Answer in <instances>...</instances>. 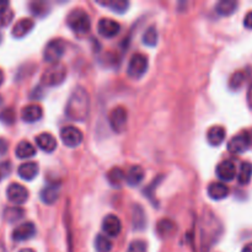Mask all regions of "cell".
Here are the masks:
<instances>
[{"mask_svg":"<svg viewBox=\"0 0 252 252\" xmlns=\"http://www.w3.org/2000/svg\"><path fill=\"white\" fill-rule=\"evenodd\" d=\"M90 113V96L81 86L74 89L66 103L65 115L75 122H84Z\"/></svg>","mask_w":252,"mask_h":252,"instance_id":"6da1fadb","label":"cell"},{"mask_svg":"<svg viewBox=\"0 0 252 252\" xmlns=\"http://www.w3.org/2000/svg\"><path fill=\"white\" fill-rule=\"evenodd\" d=\"M221 224L216 217L209 212H206L204 216L202 217L201 224V235H202V246L206 250H209L214 243H217L221 235Z\"/></svg>","mask_w":252,"mask_h":252,"instance_id":"7a4b0ae2","label":"cell"},{"mask_svg":"<svg viewBox=\"0 0 252 252\" xmlns=\"http://www.w3.org/2000/svg\"><path fill=\"white\" fill-rule=\"evenodd\" d=\"M66 24L76 33H88L91 27L90 17L81 9L73 10L66 17Z\"/></svg>","mask_w":252,"mask_h":252,"instance_id":"3957f363","label":"cell"},{"mask_svg":"<svg viewBox=\"0 0 252 252\" xmlns=\"http://www.w3.org/2000/svg\"><path fill=\"white\" fill-rule=\"evenodd\" d=\"M66 76V69L63 64H52L42 74L41 81L46 86L61 85Z\"/></svg>","mask_w":252,"mask_h":252,"instance_id":"277c9868","label":"cell"},{"mask_svg":"<svg viewBox=\"0 0 252 252\" xmlns=\"http://www.w3.org/2000/svg\"><path fill=\"white\" fill-rule=\"evenodd\" d=\"M66 44L63 39L56 38L52 39L51 42H48V44L46 46L43 52V58L47 63L52 64H58L61 61L62 57L65 53Z\"/></svg>","mask_w":252,"mask_h":252,"instance_id":"5b68a950","label":"cell"},{"mask_svg":"<svg viewBox=\"0 0 252 252\" xmlns=\"http://www.w3.org/2000/svg\"><path fill=\"white\" fill-rule=\"evenodd\" d=\"M148 69V58L142 53L133 54L128 63L127 73L130 78L139 79L145 74Z\"/></svg>","mask_w":252,"mask_h":252,"instance_id":"8992f818","label":"cell"},{"mask_svg":"<svg viewBox=\"0 0 252 252\" xmlns=\"http://www.w3.org/2000/svg\"><path fill=\"white\" fill-rule=\"evenodd\" d=\"M250 134L246 130H243V132L238 133V134L231 138L230 142L228 143V150L231 154H241V153H245L250 148Z\"/></svg>","mask_w":252,"mask_h":252,"instance_id":"52a82bcc","label":"cell"},{"mask_svg":"<svg viewBox=\"0 0 252 252\" xmlns=\"http://www.w3.org/2000/svg\"><path fill=\"white\" fill-rule=\"evenodd\" d=\"M83 133L79 128L68 126V127L62 128L61 139L63 144L68 148H76L83 142Z\"/></svg>","mask_w":252,"mask_h":252,"instance_id":"ba28073f","label":"cell"},{"mask_svg":"<svg viewBox=\"0 0 252 252\" xmlns=\"http://www.w3.org/2000/svg\"><path fill=\"white\" fill-rule=\"evenodd\" d=\"M127 111L122 106L115 107L108 115V123L115 132L122 133L127 126Z\"/></svg>","mask_w":252,"mask_h":252,"instance_id":"9c48e42d","label":"cell"},{"mask_svg":"<svg viewBox=\"0 0 252 252\" xmlns=\"http://www.w3.org/2000/svg\"><path fill=\"white\" fill-rule=\"evenodd\" d=\"M6 196L11 203L20 206L29 199V191L19 184H11L6 189Z\"/></svg>","mask_w":252,"mask_h":252,"instance_id":"30bf717a","label":"cell"},{"mask_svg":"<svg viewBox=\"0 0 252 252\" xmlns=\"http://www.w3.org/2000/svg\"><path fill=\"white\" fill-rule=\"evenodd\" d=\"M121 26L112 19H101L97 25V31L105 38H113L120 33Z\"/></svg>","mask_w":252,"mask_h":252,"instance_id":"8fae6325","label":"cell"},{"mask_svg":"<svg viewBox=\"0 0 252 252\" xmlns=\"http://www.w3.org/2000/svg\"><path fill=\"white\" fill-rule=\"evenodd\" d=\"M102 230L107 234V236H118L122 231V223L121 219L115 214H110L102 221Z\"/></svg>","mask_w":252,"mask_h":252,"instance_id":"7c38bea8","label":"cell"},{"mask_svg":"<svg viewBox=\"0 0 252 252\" xmlns=\"http://www.w3.org/2000/svg\"><path fill=\"white\" fill-rule=\"evenodd\" d=\"M217 176L221 181H233L236 176V166L231 160H224L217 166Z\"/></svg>","mask_w":252,"mask_h":252,"instance_id":"4fadbf2b","label":"cell"},{"mask_svg":"<svg viewBox=\"0 0 252 252\" xmlns=\"http://www.w3.org/2000/svg\"><path fill=\"white\" fill-rule=\"evenodd\" d=\"M36 234V226L31 221H26V223L21 224L17 226L14 231H12V239L15 241H26L34 236Z\"/></svg>","mask_w":252,"mask_h":252,"instance_id":"5bb4252c","label":"cell"},{"mask_svg":"<svg viewBox=\"0 0 252 252\" xmlns=\"http://www.w3.org/2000/svg\"><path fill=\"white\" fill-rule=\"evenodd\" d=\"M229 192H230V189L223 182H213L208 187V196L214 201H220V199L226 198Z\"/></svg>","mask_w":252,"mask_h":252,"instance_id":"9a60e30c","label":"cell"},{"mask_svg":"<svg viewBox=\"0 0 252 252\" xmlns=\"http://www.w3.org/2000/svg\"><path fill=\"white\" fill-rule=\"evenodd\" d=\"M36 143L39 149L46 153L54 152L57 148V139L49 133H42V134L37 135Z\"/></svg>","mask_w":252,"mask_h":252,"instance_id":"2e32d148","label":"cell"},{"mask_svg":"<svg viewBox=\"0 0 252 252\" xmlns=\"http://www.w3.org/2000/svg\"><path fill=\"white\" fill-rule=\"evenodd\" d=\"M38 165L33 161L25 162V164L20 165L19 170H17V174L21 177L22 180H26V181H31L34 177L38 175Z\"/></svg>","mask_w":252,"mask_h":252,"instance_id":"e0dca14e","label":"cell"},{"mask_svg":"<svg viewBox=\"0 0 252 252\" xmlns=\"http://www.w3.org/2000/svg\"><path fill=\"white\" fill-rule=\"evenodd\" d=\"M226 132L220 126H214L207 132V140L212 147H219L225 139Z\"/></svg>","mask_w":252,"mask_h":252,"instance_id":"ac0fdd59","label":"cell"},{"mask_svg":"<svg viewBox=\"0 0 252 252\" xmlns=\"http://www.w3.org/2000/svg\"><path fill=\"white\" fill-rule=\"evenodd\" d=\"M34 22L31 19H21L20 21H17L15 24L14 29H12V37L15 38H22V37L26 36L29 32H31V30L33 29Z\"/></svg>","mask_w":252,"mask_h":252,"instance_id":"d6986e66","label":"cell"},{"mask_svg":"<svg viewBox=\"0 0 252 252\" xmlns=\"http://www.w3.org/2000/svg\"><path fill=\"white\" fill-rule=\"evenodd\" d=\"M42 115H43V111L42 107L38 105H29L22 110L21 117L25 122L27 123H33L37 122L38 120H41Z\"/></svg>","mask_w":252,"mask_h":252,"instance_id":"ffe728a7","label":"cell"},{"mask_svg":"<svg viewBox=\"0 0 252 252\" xmlns=\"http://www.w3.org/2000/svg\"><path fill=\"white\" fill-rule=\"evenodd\" d=\"M59 197V186L57 184H51L41 191V199L46 204H53Z\"/></svg>","mask_w":252,"mask_h":252,"instance_id":"44dd1931","label":"cell"},{"mask_svg":"<svg viewBox=\"0 0 252 252\" xmlns=\"http://www.w3.org/2000/svg\"><path fill=\"white\" fill-rule=\"evenodd\" d=\"M15 154L19 159H29L36 155V148L27 140H22L17 144L16 149H15Z\"/></svg>","mask_w":252,"mask_h":252,"instance_id":"7402d4cb","label":"cell"},{"mask_svg":"<svg viewBox=\"0 0 252 252\" xmlns=\"http://www.w3.org/2000/svg\"><path fill=\"white\" fill-rule=\"evenodd\" d=\"M144 170L140 166H132L127 172L126 181L129 186H138L144 180Z\"/></svg>","mask_w":252,"mask_h":252,"instance_id":"603a6c76","label":"cell"},{"mask_svg":"<svg viewBox=\"0 0 252 252\" xmlns=\"http://www.w3.org/2000/svg\"><path fill=\"white\" fill-rule=\"evenodd\" d=\"M236 9H238V1L235 0H221L216 6L217 12L221 16H229V15L234 14Z\"/></svg>","mask_w":252,"mask_h":252,"instance_id":"cb8c5ba5","label":"cell"},{"mask_svg":"<svg viewBox=\"0 0 252 252\" xmlns=\"http://www.w3.org/2000/svg\"><path fill=\"white\" fill-rule=\"evenodd\" d=\"M101 6L108 7L112 11L118 12V14H123L125 11H127L128 6H129V2L127 0H106V1H97Z\"/></svg>","mask_w":252,"mask_h":252,"instance_id":"d4e9b609","label":"cell"},{"mask_svg":"<svg viewBox=\"0 0 252 252\" xmlns=\"http://www.w3.org/2000/svg\"><path fill=\"white\" fill-rule=\"evenodd\" d=\"M126 176H127V174L122 169H120V167H113V169H111L108 171L107 180L113 187H120L126 181Z\"/></svg>","mask_w":252,"mask_h":252,"instance_id":"484cf974","label":"cell"},{"mask_svg":"<svg viewBox=\"0 0 252 252\" xmlns=\"http://www.w3.org/2000/svg\"><path fill=\"white\" fill-rule=\"evenodd\" d=\"M157 230H158V233H159L160 236H162V238H166V236L172 235V234H174L177 229H176V225H175V223L172 220H170V219H161V220L158 223Z\"/></svg>","mask_w":252,"mask_h":252,"instance_id":"4316f807","label":"cell"},{"mask_svg":"<svg viewBox=\"0 0 252 252\" xmlns=\"http://www.w3.org/2000/svg\"><path fill=\"white\" fill-rule=\"evenodd\" d=\"M251 177H252V164L249 161L243 162L238 174L239 184L248 185L249 182L251 181Z\"/></svg>","mask_w":252,"mask_h":252,"instance_id":"83f0119b","label":"cell"},{"mask_svg":"<svg viewBox=\"0 0 252 252\" xmlns=\"http://www.w3.org/2000/svg\"><path fill=\"white\" fill-rule=\"evenodd\" d=\"M25 211L20 207H9L4 211V219L9 223H15L24 217Z\"/></svg>","mask_w":252,"mask_h":252,"instance_id":"f1b7e54d","label":"cell"},{"mask_svg":"<svg viewBox=\"0 0 252 252\" xmlns=\"http://www.w3.org/2000/svg\"><path fill=\"white\" fill-rule=\"evenodd\" d=\"M95 250L96 252H111L112 243L107 236L97 235L95 239Z\"/></svg>","mask_w":252,"mask_h":252,"instance_id":"f546056e","label":"cell"},{"mask_svg":"<svg viewBox=\"0 0 252 252\" xmlns=\"http://www.w3.org/2000/svg\"><path fill=\"white\" fill-rule=\"evenodd\" d=\"M158 38H159V36H158V31L155 30V27H150L143 34V43L149 47H154L157 46Z\"/></svg>","mask_w":252,"mask_h":252,"instance_id":"4dcf8cb0","label":"cell"},{"mask_svg":"<svg viewBox=\"0 0 252 252\" xmlns=\"http://www.w3.org/2000/svg\"><path fill=\"white\" fill-rule=\"evenodd\" d=\"M245 80V73H244V71H236V73H234L233 75H231L230 80H229V86H230V89H233V90H239V89L244 85Z\"/></svg>","mask_w":252,"mask_h":252,"instance_id":"1f68e13d","label":"cell"},{"mask_svg":"<svg viewBox=\"0 0 252 252\" xmlns=\"http://www.w3.org/2000/svg\"><path fill=\"white\" fill-rule=\"evenodd\" d=\"M145 217L144 212L140 208L139 206L134 207V211H133V225L135 229H143V226L145 225Z\"/></svg>","mask_w":252,"mask_h":252,"instance_id":"d6a6232c","label":"cell"},{"mask_svg":"<svg viewBox=\"0 0 252 252\" xmlns=\"http://www.w3.org/2000/svg\"><path fill=\"white\" fill-rule=\"evenodd\" d=\"M14 19V11L7 6L0 7V27H6Z\"/></svg>","mask_w":252,"mask_h":252,"instance_id":"836d02e7","label":"cell"},{"mask_svg":"<svg viewBox=\"0 0 252 252\" xmlns=\"http://www.w3.org/2000/svg\"><path fill=\"white\" fill-rule=\"evenodd\" d=\"M127 252H147V244L143 240H134L129 244Z\"/></svg>","mask_w":252,"mask_h":252,"instance_id":"e575fe53","label":"cell"},{"mask_svg":"<svg viewBox=\"0 0 252 252\" xmlns=\"http://www.w3.org/2000/svg\"><path fill=\"white\" fill-rule=\"evenodd\" d=\"M0 120L6 125H11L15 122V111L12 108H6L0 115Z\"/></svg>","mask_w":252,"mask_h":252,"instance_id":"d590c367","label":"cell"},{"mask_svg":"<svg viewBox=\"0 0 252 252\" xmlns=\"http://www.w3.org/2000/svg\"><path fill=\"white\" fill-rule=\"evenodd\" d=\"M30 7H31V11L34 15H42V11H46V4L44 2H31Z\"/></svg>","mask_w":252,"mask_h":252,"instance_id":"8d00e7d4","label":"cell"},{"mask_svg":"<svg viewBox=\"0 0 252 252\" xmlns=\"http://www.w3.org/2000/svg\"><path fill=\"white\" fill-rule=\"evenodd\" d=\"M244 26H245L246 29L252 30V11L246 14L245 19H244Z\"/></svg>","mask_w":252,"mask_h":252,"instance_id":"74e56055","label":"cell"},{"mask_svg":"<svg viewBox=\"0 0 252 252\" xmlns=\"http://www.w3.org/2000/svg\"><path fill=\"white\" fill-rule=\"evenodd\" d=\"M7 150V142L5 139H1L0 138V155L5 154Z\"/></svg>","mask_w":252,"mask_h":252,"instance_id":"f35d334b","label":"cell"},{"mask_svg":"<svg viewBox=\"0 0 252 252\" xmlns=\"http://www.w3.org/2000/svg\"><path fill=\"white\" fill-rule=\"evenodd\" d=\"M246 97H248V105H249V107H250L251 110H252V83L250 84V86H249L248 96H246Z\"/></svg>","mask_w":252,"mask_h":252,"instance_id":"ab89813d","label":"cell"},{"mask_svg":"<svg viewBox=\"0 0 252 252\" xmlns=\"http://www.w3.org/2000/svg\"><path fill=\"white\" fill-rule=\"evenodd\" d=\"M241 252H252V244H248Z\"/></svg>","mask_w":252,"mask_h":252,"instance_id":"60d3db41","label":"cell"},{"mask_svg":"<svg viewBox=\"0 0 252 252\" xmlns=\"http://www.w3.org/2000/svg\"><path fill=\"white\" fill-rule=\"evenodd\" d=\"M2 83H4V73L0 70V86H1Z\"/></svg>","mask_w":252,"mask_h":252,"instance_id":"b9f144b4","label":"cell"},{"mask_svg":"<svg viewBox=\"0 0 252 252\" xmlns=\"http://www.w3.org/2000/svg\"><path fill=\"white\" fill-rule=\"evenodd\" d=\"M0 252H6V250H5V246L2 245L1 241H0Z\"/></svg>","mask_w":252,"mask_h":252,"instance_id":"7bdbcfd3","label":"cell"},{"mask_svg":"<svg viewBox=\"0 0 252 252\" xmlns=\"http://www.w3.org/2000/svg\"><path fill=\"white\" fill-rule=\"evenodd\" d=\"M19 252H34V251L31 250V249H22V250H20Z\"/></svg>","mask_w":252,"mask_h":252,"instance_id":"ee69618b","label":"cell"},{"mask_svg":"<svg viewBox=\"0 0 252 252\" xmlns=\"http://www.w3.org/2000/svg\"><path fill=\"white\" fill-rule=\"evenodd\" d=\"M7 5H9V2H7V1H0V7L7 6Z\"/></svg>","mask_w":252,"mask_h":252,"instance_id":"f6af8a7d","label":"cell"},{"mask_svg":"<svg viewBox=\"0 0 252 252\" xmlns=\"http://www.w3.org/2000/svg\"><path fill=\"white\" fill-rule=\"evenodd\" d=\"M0 42H1V34H0Z\"/></svg>","mask_w":252,"mask_h":252,"instance_id":"bcb514c9","label":"cell"},{"mask_svg":"<svg viewBox=\"0 0 252 252\" xmlns=\"http://www.w3.org/2000/svg\"><path fill=\"white\" fill-rule=\"evenodd\" d=\"M0 180H1V174H0Z\"/></svg>","mask_w":252,"mask_h":252,"instance_id":"7dc6e473","label":"cell"}]
</instances>
